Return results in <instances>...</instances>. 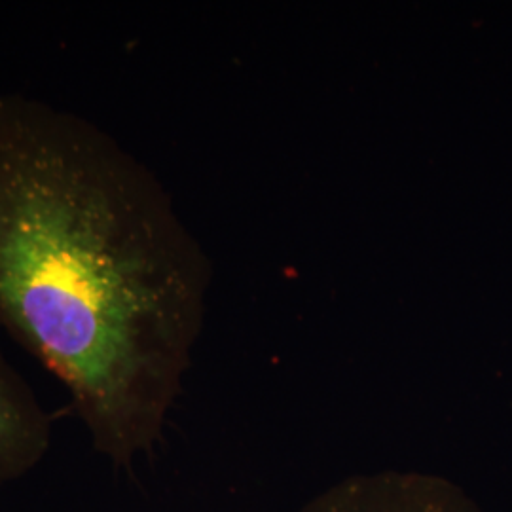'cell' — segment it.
I'll list each match as a JSON object with an SVG mask.
<instances>
[{"label":"cell","instance_id":"1","mask_svg":"<svg viewBox=\"0 0 512 512\" xmlns=\"http://www.w3.org/2000/svg\"><path fill=\"white\" fill-rule=\"evenodd\" d=\"M211 266L147 165L73 110L0 93V327L131 469L164 437Z\"/></svg>","mask_w":512,"mask_h":512},{"label":"cell","instance_id":"2","mask_svg":"<svg viewBox=\"0 0 512 512\" xmlns=\"http://www.w3.org/2000/svg\"><path fill=\"white\" fill-rule=\"evenodd\" d=\"M300 512H480L448 478L385 469L330 484Z\"/></svg>","mask_w":512,"mask_h":512},{"label":"cell","instance_id":"3","mask_svg":"<svg viewBox=\"0 0 512 512\" xmlns=\"http://www.w3.org/2000/svg\"><path fill=\"white\" fill-rule=\"evenodd\" d=\"M52 416L0 351V486L31 475L52 446Z\"/></svg>","mask_w":512,"mask_h":512}]
</instances>
